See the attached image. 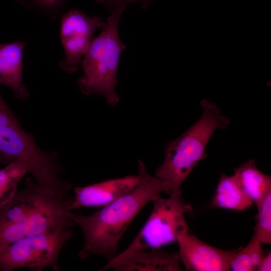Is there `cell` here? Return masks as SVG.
<instances>
[{
    "mask_svg": "<svg viewBox=\"0 0 271 271\" xmlns=\"http://www.w3.org/2000/svg\"><path fill=\"white\" fill-rule=\"evenodd\" d=\"M139 181L129 192L88 215L72 214L75 225L81 229L84 242L78 256L85 259L98 255L108 261L118 254L119 242L140 211L163 193H172L170 184L147 171L138 161Z\"/></svg>",
    "mask_w": 271,
    "mask_h": 271,
    "instance_id": "1",
    "label": "cell"
},
{
    "mask_svg": "<svg viewBox=\"0 0 271 271\" xmlns=\"http://www.w3.org/2000/svg\"><path fill=\"white\" fill-rule=\"evenodd\" d=\"M200 118L187 130L167 144L165 158L157 168L155 176L168 183L172 194L181 192V186L191 171L207 155L206 147L217 129H226L229 120L215 104L203 99Z\"/></svg>",
    "mask_w": 271,
    "mask_h": 271,
    "instance_id": "2",
    "label": "cell"
},
{
    "mask_svg": "<svg viewBox=\"0 0 271 271\" xmlns=\"http://www.w3.org/2000/svg\"><path fill=\"white\" fill-rule=\"evenodd\" d=\"M124 9L122 7L112 11L102 32L92 40L81 62L83 73L77 81L83 94L101 95L112 106L119 100L116 92L117 71L125 46L120 39L118 26Z\"/></svg>",
    "mask_w": 271,
    "mask_h": 271,
    "instance_id": "3",
    "label": "cell"
},
{
    "mask_svg": "<svg viewBox=\"0 0 271 271\" xmlns=\"http://www.w3.org/2000/svg\"><path fill=\"white\" fill-rule=\"evenodd\" d=\"M151 202L153 209L143 227L129 245L98 270L111 269L132 253L141 250L161 247L177 241L179 235L188 232L185 213L192 209L183 200L181 192L159 195Z\"/></svg>",
    "mask_w": 271,
    "mask_h": 271,
    "instance_id": "4",
    "label": "cell"
},
{
    "mask_svg": "<svg viewBox=\"0 0 271 271\" xmlns=\"http://www.w3.org/2000/svg\"><path fill=\"white\" fill-rule=\"evenodd\" d=\"M21 161L39 185L62 194L70 193L72 185L60 177L62 173L54 155L42 151L20 125L0 128V160Z\"/></svg>",
    "mask_w": 271,
    "mask_h": 271,
    "instance_id": "5",
    "label": "cell"
},
{
    "mask_svg": "<svg viewBox=\"0 0 271 271\" xmlns=\"http://www.w3.org/2000/svg\"><path fill=\"white\" fill-rule=\"evenodd\" d=\"M72 227L28 236L0 249V270L20 268L33 270H60V252L73 234Z\"/></svg>",
    "mask_w": 271,
    "mask_h": 271,
    "instance_id": "6",
    "label": "cell"
},
{
    "mask_svg": "<svg viewBox=\"0 0 271 271\" xmlns=\"http://www.w3.org/2000/svg\"><path fill=\"white\" fill-rule=\"evenodd\" d=\"M61 24L60 37L65 57L60 61V66L65 71L72 73L81 64L94 31L103 29L106 23L99 17H90L73 9L63 16Z\"/></svg>",
    "mask_w": 271,
    "mask_h": 271,
    "instance_id": "7",
    "label": "cell"
},
{
    "mask_svg": "<svg viewBox=\"0 0 271 271\" xmlns=\"http://www.w3.org/2000/svg\"><path fill=\"white\" fill-rule=\"evenodd\" d=\"M72 196L60 199L22 222L0 227V249L21 238L72 227Z\"/></svg>",
    "mask_w": 271,
    "mask_h": 271,
    "instance_id": "8",
    "label": "cell"
},
{
    "mask_svg": "<svg viewBox=\"0 0 271 271\" xmlns=\"http://www.w3.org/2000/svg\"><path fill=\"white\" fill-rule=\"evenodd\" d=\"M41 186L28 178L24 188L0 209V227L15 224L28 218L58 200L71 196Z\"/></svg>",
    "mask_w": 271,
    "mask_h": 271,
    "instance_id": "9",
    "label": "cell"
},
{
    "mask_svg": "<svg viewBox=\"0 0 271 271\" xmlns=\"http://www.w3.org/2000/svg\"><path fill=\"white\" fill-rule=\"evenodd\" d=\"M180 261L188 271L230 270L231 260L238 250H224L210 245L187 232L177 241Z\"/></svg>",
    "mask_w": 271,
    "mask_h": 271,
    "instance_id": "10",
    "label": "cell"
},
{
    "mask_svg": "<svg viewBox=\"0 0 271 271\" xmlns=\"http://www.w3.org/2000/svg\"><path fill=\"white\" fill-rule=\"evenodd\" d=\"M139 181L138 175H130L75 187L73 189L72 209L105 206L129 192Z\"/></svg>",
    "mask_w": 271,
    "mask_h": 271,
    "instance_id": "11",
    "label": "cell"
},
{
    "mask_svg": "<svg viewBox=\"0 0 271 271\" xmlns=\"http://www.w3.org/2000/svg\"><path fill=\"white\" fill-rule=\"evenodd\" d=\"M24 42L17 41L0 44V83L10 88L19 98L24 100L29 92L22 82Z\"/></svg>",
    "mask_w": 271,
    "mask_h": 271,
    "instance_id": "12",
    "label": "cell"
},
{
    "mask_svg": "<svg viewBox=\"0 0 271 271\" xmlns=\"http://www.w3.org/2000/svg\"><path fill=\"white\" fill-rule=\"evenodd\" d=\"M178 252L159 248L137 251L111 269L115 271H180Z\"/></svg>",
    "mask_w": 271,
    "mask_h": 271,
    "instance_id": "13",
    "label": "cell"
},
{
    "mask_svg": "<svg viewBox=\"0 0 271 271\" xmlns=\"http://www.w3.org/2000/svg\"><path fill=\"white\" fill-rule=\"evenodd\" d=\"M234 175L244 192L256 207L271 192L270 176L261 172L250 160L234 169Z\"/></svg>",
    "mask_w": 271,
    "mask_h": 271,
    "instance_id": "14",
    "label": "cell"
},
{
    "mask_svg": "<svg viewBox=\"0 0 271 271\" xmlns=\"http://www.w3.org/2000/svg\"><path fill=\"white\" fill-rule=\"evenodd\" d=\"M253 202L244 192L234 175L221 174L211 202L213 207L235 211L249 208Z\"/></svg>",
    "mask_w": 271,
    "mask_h": 271,
    "instance_id": "15",
    "label": "cell"
},
{
    "mask_svg": "<svg viewBox=\"0 0 271 271\" xmlns=\"http://www.w3.org/2000/svg\"><path fill=\"white\" fill-rule=\"evenodd\" d=\"M27 173V167L19 160L10 162L0 170V209L13 198L19 183Z\"/></svg>",
    "mask_w": 271,
    "mask_h": 271,
    "instance_id": "16",
    "label": "cell"
},
{
    "mask_svg": "<svg viewBox=\"0 0 271 271\" xmlns=\"http://www.w3.org/2000/svg\"><path fill=\"white\" fill-rule=\"evenodd\" d=\"M253 236L262 243H271V192H269L259 205Z\"/></svg>",
    "mask_w": 271,
    "mask_h": 271,
    "instance_id": "17",
    "label": "cell"
},
{
    "mask_svg": "<svg viewBox=\"0 0 271 271\" xmlns=\"http://www.w3.org/2000/svg\"><path fill=\"white\" fill-rule=\"evenodd\" d=\"M230 270L233 271H253V266L247 246L238 250L230 263Z\"/></svg>",
    "mask_w": 271,
    "mask_h": 271,
    "instance_id": "18",
    "label": "cell"
},
{
    "mask_svg": "<svg viewBox=\"0 0 271 271\" xmlns=\"http://www.w3.org/2000/svg\"><path fill=\"white\" fill-rule=\"evenodd\" d=\"M262 243L252 236L246 245L248 249L252 264L256 270L259 262L264 256Z\"/></svg>",
    "mask_w": 271,
    "mask_h": 271,
    "instance_id": "19",
    "label": "cell"
},
{
    "mask_svg": "<svg viewBox=\"0 0 271 271\" xmlns=\"http://www.w3.org/2000/svg\"><path fill=\"white\" fill-rule=\"evenodd\" d=\"M20 125L0 95V128Z\"/></svg>",
    "mask_w": 271,
    "mask_h": 271,
    "instance_id": "20",
    "label": "cell"
},
{
    "mask_svg": "<svg viewBox=\"0 0 271 271\" xmlns=\"http://www.w3.org/2000/svg\"><path fill=\"white\" fill-rule=\"evenodd\" d=\"M151 0H96L99 4H102L109 9L116 10L122 7H125L127 4L136 2L142 3L144 7L146 6Z\"/></svg>",
    "mask_w": 271,
    "mask_h": 271,
    "instance_id": "21",
    "label": "cell"
},
{
    "mask_svg": "<svg viewBox=\"0 0 271 271\" xmlns=\"http://www.w3.org/2000/svg\"><path fill=\"white\" fill-rule=\"evenodd\" d=\"M30 2L46 10H53L57 8L61 3L62 0H29Z\"/></svg>",
    "mask_w": 271,
    "mask_h": 271,
    "instance_id": "22",
    "label": "cell"
},
{
    "mask_svg": "<svg viewBox=\"0 0 271 271\" xmlns=\"http://www.w3.org/2000/svg\"><path fill=\"white\" fill-rule=\"evenodd\" d=\"M256 270L258 271H270L271 270V252H268L265 255H264L258 264Z\"/></svg>",
    "mask_w": 271,
    "mask_h": 271,
    "instance_id": "23",
    "label": "cell"
}]
</instances>
